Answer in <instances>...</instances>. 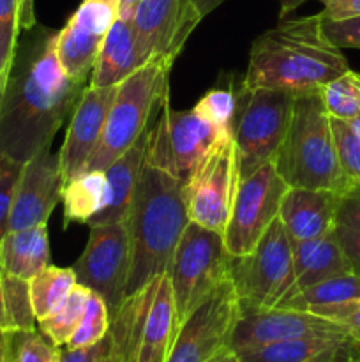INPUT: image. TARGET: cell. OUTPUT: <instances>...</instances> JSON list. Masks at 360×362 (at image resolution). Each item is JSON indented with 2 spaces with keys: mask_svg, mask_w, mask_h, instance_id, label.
<instances>
[{
  "mask_svg": "<svg viewBox=\"0 0 360 362\" xmlns=\"http://www.w3.org/2000/svg\"><path fill=\"white\" fill-rule=\"evenodd\" d=\"M88 228V243L73 271L78 285L97 293L112 317L126 299L131 264L129 233L126 223H106Z\"/></svg>",
  "mask_w": 360,
  "mask_h": 362,
  "instance_id": "obj_11",
  "label": "cell"
},
{
  "mask_svg": "<svg viewBox=\"0 0 360 362\" xmlns=\"http://www.w3.org/2000/svg\"><path fill=\"white\" fill-rule=\"evenodd\" d=\"M288 187L274 163L239 180L228 225L222 233L224 246L232 257H242L253 251L268 226L279 218L281 202Z\"/></svg>",
  "mask_w": 360,
  "mask_h": 362,
  "instance_id": "obj_10",
  "label": "cell"
},
{
  "mask_svg": "<svg viewBox=\"0 0 360 362\" xmlns=\"http://www.w3.org/2000/svg\"><path fill=\"white\" fill-rule=\"evenodd\" d=\"M335 225L360 230V182L349 184L342 193H339Z\"/></svg>",
  "mask_w": 360,
  "mask_h": 362,
  "instance_id": "obj_41",
  "label": "cell"
},
{
  "mask_svg": "<svg viewBox=\"0 0 360 362\" xmlns=\"http://www.w3.org/2000/svg\"><path fill=\"white\" fill-rule=\"evenodd\" d=\"M18 18H20V30H30L35 27L34 0H18Z\"/></svg>",
  "mask_w": 360,
  "mask_h": 362,
  "instance_id": "obj_45",
  "label": "cell"
},
{
  "mask_svg": "<svg viewBox=\"0 0 360 362\" xmlns=\"http://www.w3.org/2000/svg\"><path fill=\"white\" fill-rule=\"evenodd\" d=\"M85 88L83 80L64 71L56 32L41 30L25 46H16L0 103V154L27 163L52 147Z\"/></svg>",
  "mask_w": 360,
  "mask_h": 362,
  "instance_id": "obj_1",
  "label": "cell"
},
{
  "mask_svg": "<svg viewBox=\"0 0 360 362\" xmlns=\"http://www.w3.org/2000/svg\"><path fill=\"white\" fill-rule=\"evenodd\" d=\"M355 356L360 357V343H355Z\"/></svg>",
  "mask_w": 360,
  "mask_h": 362,
  "instance_id": "obj_55",
  "label": "cell"
},
{
  "mask_svg": "<svg viewBox=\"0 0 360 362\" xmlns=\"http://www.w3.org/2000/svg\"><path fill=\"white\" fill-rule=\"evenodd\" d=\"M59 352H60V349H59ZM59 352H56V357H55V361H53V362H60V357H59Z\"/></svg>",
  "mask_w": 360,
  "mask_h": 362,
  "instance_id": "obj_56",
  "label": "cell"
},
{
  "mask_svg": "<svg viewBox=\"0 0 360 362\" xmlns=\"http://www.w3.org/2000/svg\"><path fill=\"white\" fill-rule=\"evenodd\" d=\"M172 64L169 60H150L116 87L101 141L85 170L104 172L152 126V115L168 101Z\"/></svg>",
  "mask_w": 360,
  "mask_h": 362,
  "instance_id": "obj_5",
  "label": "cell"
},
{
  "mask_svg": "<svg viewBox=\"0 0 360 362\" xmlns=\"http://www.w3.org/2000/svg\"><path fill=\"white\" fill-rule=\"evenodd\" d=\"M228 274L240 306L277 308L289 296L295 285L292 239L279 218L251 253L229 257Z\"/></svg>",
  "mask_w": 360,
  "mask_h": 362,
  "instance_id": "obj_8",
  "label": "cell"
},
{
  "mask_svg": "<svg viewBox=\"0 0 360 362\" xmlns=\"http://www.w3.org/2000/svg\"><path fill=\"white\" fill-rule=\"evenodd\" d=\"M23 165L25 163L14 161L7 156L0 154V240L9 230L11 211H13Z\"/></svg>",
  "mask_w": 360,
  "mask_h": 362,
  "instance_id": "obj_37",
  "label": "cell"
},
{
  "mask_svg": "<svg viewBox=\"0 0 360 362\" xmlns=\"http://www.w3.org/2000/svg\"><path fill=\"white\" fill-rule=\"evenodd\" d=\"M355 341L349 336H311L286 339L235 354L240 362H328L352 357Z\"/></svg>",
  "mask_w": 360,
  "mask_h": 362,
  "instance_id": "obj_21",
  "label": "cell"
},
{
  "mask_svg": "<svg viewBox=\"0 0 360 362\" xmlns=\"http://www.w3.org/2000/svg\"><path fill=\"white\" fill-rule=\"evenodd\" d=\"M0 331H9V332H16V331H14L13 320H11L9 310H7L6 296H4V286H2V279H0Z\"/></svg>",
  "mask_w": 360,
  "mask_h": 362,
  "instance_id": "obj_47",
  "label": "cell"
},
{
  "mask_svg": "<svg viewBox=\"0 0 360 362\" xmlns=\"http://www.w3.org/2000/svg\"><path fill=\"white\" fill-rule=\"evenodd\" d=\"M304 2H307V0H279V4H281L279 20H286V16H288L289 13H293L295 9H299Z\"/></svg>",
  "mask_w": 360,
  "mask_h": 362,
  "instance_id": "obj_50",
  "label": "cell"
},
{
  "mask_svg": "<svg viewBox=\"0 0 360 362\" xmlns=\"http://www.w3.org/2000/svg\"><path fill=\"white\" fill-rule=\"evenodd\" d=\"M88 296H90V290L85 288L83 285L74 286L73 292L62 300V304L55 311L37 320L39 331L42 332V336L48 338L55 346H66L83 317Z\"/></svg>",
  "mask_w": 360,
  "mask_h": 362,
  "instance_id": "obj_30",
  "label": "cell"
},
{
  "mask_svg": "<svg viewBox=\"0 0 360 362\" xmlns=\"http://www.w3.org/2000/svg\"><path fill=\"white\" fill-rule=\"evenodd\" d=\"M200 20L194 0H141L131 23L145 62H173Z\"/></svg>",
  "mask_w": 360,
  "mask_h": 362,
  "instance_id": "obj_15",
  "label": "cell"
},
{
  "mask_svg": "<svg viewBox=\"0 0 360 362\" xmlns=\"http://www.w3.org/2000/svg\"><path fill=\"white\" fill-rule=\"evenodd\" d=\"M140 2L141 0H119V18H122V20H133V14Z\"/></svg>",
  "mask_w": 360,
  "mask_h": 362,
  "instance_id": "obj_48",
  "label": "cell"
},
{
  "mask_svg": "<svg viewBox=\"0 0 360 362\" xmlns=\"http://www.w3.org/2000/svg\"><path fill=\"white\" fill-rule=\"evenodd\" d=\"M274 166L289 187L342 193L349 186L339 166L330 115L320 90L295 95L288 131Z\"/></svg>",
  "mask_w": 360,
  "mask_h": 362,
  "instance_id": "obj_4",
  "label": "cell"
},
{
  "mask_svg": "<svg viewBox=\"0 0 360 362\" xmlns=\"http://www.w3.org/2000/svg\"><path fill=\"white\" fill-rule=\"evenodd\" d=\"M235 98L232 138L239 180H242L274 163L288 131L295 95L275 88H247L242 83Z\"/></svg>",
  "mask_w": 360,
  "mask_h": 362,
  "instance_id": "obj_6",
  "label": "cell"
},
{
  "mask_svg": "<svg viewBox=\"0 0 360 362\" xmlns=\"http://www.w3.org/2000/svg\"><path fill=\"white\" fill-rule=\"evenodd\" d=\"M189 221L184 184L145 163L126 218L131 257L126 297L168 272L176 244Z\"/></svg>",
  "mask_w": 360,
  "mask_h": 362,
  "instance_id": "obj_3",
  "label": "cell"
},
{
  "mask_svg": "<svg viewBox=\"0 0 360 362\" xmlns=\"http://www.w3.org/2000/svg\"><path fill=\"white\" fill-rule=\"evenodd\" d=\"M106 200L104 172L85 170L71 180L64 182L62 202L64 218L67 223L87 225L102 209Z\"/></svg>",
  "mask_w": 360,
  "mask_h": 362,
  "instance_id": "obj_28",
  "label": "cell"
},
{
  "mask_svg": "<svg viewBox=\"0 0 360 362\" xmlns=\"http://www.w3.org/2000/svg\"><path fill=\"white\" fill-rule=\"evenodd\" d=\"M235 105V90H233V88L217 87L208 90L207 94L198 101L194 110H196L201 117H205V119L210 120L212 124H215V126L232 131Z\"/></svg>",
  "mask_w": 360,
  "mask_h": 362,
  "instance_id": "obj_35",
  "label": "cell"
},
{
  "mask_svg": "<svg viewBox=\"0 0 360 362\" xmlns=\"http://www.w3.org/2000/svg\"><path fill=\"white\" fill-rule=\"evenodd\" d=\"M179 332L175 300L168 276L159 279L155 297L145 320L134 362H166Z\"/></svg>",
  "mask_w": 360,
  "mask_h": 362,
  "instance_id": "obj_24",
  "label": "cell"
},
{
  "mask_svg": "<svg viewBox=\"0 0 360 362\" xmlns=\"http://www.w3.org/2000/svg\"><path fill=\"white\" fill-rule=\"evenodd\" d=\"M239 317V297L224 281L180 324L166 362H212L229 350Z\"/></svg>",
  "mask_w": 360,
  "mask_h": 362,
  "instance_id": "obj_12",
  "label": "cell"
},
{
  "mask_svg": "<svg viewBox=\"0 0 360 362\" xmlns=\"http://www.w3.org/2000/svg\"><path fill=\"white\" fill-rule=\"evenodd\" d=\"M109 331V311L104 300L97 293L90 292L87 300V308L83 311L80 324L74 329L73 336L66 343V349H85L95 345L106 338Z\"/></svg>",
  "mask_w": 360,
  "mask_h": 362,
  "instance_id": "obj_32",
  "label": "cell"
},
{
  "mask_svg": "<svg viewBox=\"0 0 360 362\" xmlns=\"http://www.w3.org/2000/svg\"><path fill=\"white\" fill-rule=\"evenodd\" d=\"M2 274L27 279L49 265V240L46 225L7 232L0 240Z\"/></svg>",
  "mask_w": 360,
  "mask_h": 362,
  "instance_id": "obj_25",
  "label": "cell"
},
{
  "mask_svg": "<svg viewBox=\"0 0 360 362\" xmlns=\"http://www.w3.org/2000/svg\"><path fill=\"white\" fill-rule=\"evenodd\" d=\"M119 18V0H83L56 32V55L64 71L87 81L106 34Z\"/></svg>",
  "mask_w": 360,
  "mask_h": 362,
  "instance_id": "obj_16",
  "label": "cell"
},
{
  "mask_svg": "<svg viewBox=\"0 0 360 362\" xmlns=\"http://www.w3.org/2000/svg\"><path fill=\"white\" fill-rule=\"evenodd\" d=\"M348 124H349V127L353 129V133L360 138V113L356 117H353V119H349Z\"/></svg>",
  "mask_w": 360,
  "mask_h": 362,
  "instance_id": "obj_52",
  "label": "cell"
},
{
  "mask_svg": "<svg viewBox=\"0 0 360 362\" xmlns=\"http://www.w3.org/2000/svg\"><path fill=\"white\" fill-rule=\"evenodd\" d=\"M346 334L344 329L328 318L292 308H247L239 304L229 350L233 354L286 339L311 336Z\"/></svg>",
  "mask_w": 360,
  "mask_h": 362,
  "instance_id": "obj_14",
  "label": "cell"
},
{
  "mask_svg": "<svg viewBox=\"0 0 360 362\" xmlns=\"http://www.w3.org/2000/svg\"><path fill=\"white\" fill-rule=\"evenodd\" d=\"M229 138L232 131L212 124L194 108L176 112L166 101L150 129L147 161L186 184L207 156Z\"/></svg>",
  "mask_w": 360,
  "mask_h": 362,
  "instance_id": "obj_9",
  "label": "cell"
},
{
  "mask_svg": "<svg viewBox=\"0 0 360 362\" xmlns=\"http://www.w3.org/2000/svg\"><path fill=\"white\" fill-rule=\"evenodd\" d=\"M292 250L295 285L288 297L295 296L296 292L307 288V286L325 281V279L352 272L344 253L335 239L334 230L318 239L292 240Z\"/></svg>",
  "mask_w": 360,
  "mask_h": 362,
  "instance_id": "obj_23",
  "label": "cell"
},
{
  "mask_svg": "<svg viewBox=\"0 0 360 362\" xmlns=\"http://www.w3.org/2000/svg\"><path fill=\"white\" fill-rule=\"evenodd\" d=\"M320 317L328 318L332 322H337L353 341L360 343V299L323 311Z\"/></svg>",
  "mask_w": 360,
  "mask_h": 362,
  "instance_id": "obj_42",
  "label": "cell"
},
{
  "mask_svg": "<svg viewBox=\"0 0 360 362\" xmlns=\"http://www.w3.org/2000/svg\"><path fill=\"white\" fill-rule=\"evenodd\" d=\"M360 299V276L353 272L335 276L325 279L313 286L300 290L295 296L282 300L277 308H292V310L309 311V313L321 315L332 308L353 303Z\"/></svg>",
  "mask_w": 360,
  "mask_h": 362,
  "instance_id": "obj_27",
  "label": "cell"
},
{
  "mask_svg": "<svg viewBox=\"0 0 360 362\" xmlns=\"http://www.w3.org/2000/svg\"><path fill=\"white\" fill-rule=\"evenodd\" d=\"M339 193L328 189L288 187L279 209V221L292 240H311L335 228Z\"/></svg>",
  "mask_w": 360,
  "mask_h": 362,
  "instance_id": "obj_19",
  "label": "cell"
},
{
  "mask_svg": "<svg viewBox=\"0 0 360 362\" xmlns=\"http://www.w3.org/2000/svg\"><path fill=\"white\" fill-rule=\"evenodd\" d=\"M62 189L60 154H53L49 147L28 159L18 182L7 232L46 225L53 209L62 200Z\"/></svg>",
  "mask_w": 360,
  "mask_h": 362,
  "instance_id": "obj_17",
  "label": "cell"
},
{
  "mask_svg": "<svg viewBox=\"0 0 360 362\" xmlns=\"http://www.w3.org/2000/svg\"><path fill=\"white\" fill-rule=\"evenodd\" d=\"M2 94H4V88H0V103H2Z\"/></svg>",
  "mask_w": 360,
  "mask_h": 362,
  "instance_id": "obj_57",
  "label": "cell"
},
{
  "mask_svg": "<svg viewBox=\"0 0 360 362\" xmlns=\"http://www.w3.org/2000/svg\"><path fill=\"white\" fill-rule=\"evenodd\" d=\"M321 16V14H320ZM321 27L325 35L334 46L360 49V16L344 18V20H327L321 16Z\"/></svg>",
  "mask_w": 360,
  "mask_h": 362,
  "instance_id": "obj_39",
  "label": "cell"
},
{
  "mask_svg": "<svg viewBox=\"0 0 360 362\" xmlns=\"http://www.w3.org/2000/svg\"><path fill=\"white\" fill-rule=\"evenodd\" d=\"M59 349L42 332H14L13 362H53Z\"/></svg>",
  "mask_w": 360,
  "mask_h": 362,
  "instance_id": "obj_38",
  "label": "cell"
},
{
  "mask_svg": "<svg viewBox=\"0 0 360 362\" xmlns=\"http://www.w3.org/2000/svg\"><path fill=\"white\" fill-rule=\"evenodd\" d=\"M131 20L116 18L92 69V87H115L145 66Z\"/></svg>",
  "mask_w": 360,
  "mask_h": 362,
  "instance_id": "obj_22",
  "label": "cell"
},
{
  "mask_svg": "<svg viewBox=\"0 0 360 362\" xmlns=\"http://www.w3.org/2000/svg\"><path fill=\"white\" fill-rule=\"evenodd\" d=\"M14 332L0 331V362H13Z\"/></svg>",
  "mask_w": 360,
  "mask_h": 362,
  "instance_id": "obj_46",
  "label": "cell"
},
{
  "mask_svg": "<svg viewBox=\"0 0 360 362\" xmlns=\"http://www.w3.org/2000/svg\"><path fill=\"white\" fill-rule=\"evenodd\" d=\"M325 110L335 119L349 120L360 113V74L346 71L320 88Z\"/></svg>",
  "mask_w": 360,
  "mask_h": 362,
  "instance_id": "obj_31",
  "label": "cell"
},
{
  "mask_svg": "<svg viewBox=\"0 0 360 362\" xmlns=\"http://www.w3.org/2000/svg\"><path fill=\"white\" fill-rule=\"evenodd\" d=\"M4 286V296H6L7 310H9L11 320H13L14 331L28 332L35 331L37 318L34 315L30 299V285L27 279L13 278V276H0Z\"/></svg>",
  "mask_w": 360,
  "mask_h": 362,
  "instance_id": "obj_33",
  "label": "cell"
},
{
  "mask_svg": "<svg viewBox=\"0 0 360 362\" xmlns=\"http://www.w3.org/2000/svg\"><path fill=\"white\" fill-rule=\"evenodd\" d=\"M116 87H92L83 90L80 103L71 115L66 140L60 148L64 182L81 173L101 141L106 117L116 94Z\"/></svg>",
  "mask_w": 360,
  "mask_h": 362,
  "instance_id": "obj_18",
  "label": "cell"
},
{
  "mask_svg": "<svg viewBox=\"0 0 360 362\" xmlns=\"http://www.w3.org/2000/svg\"><path fill=\"white\" fill-rule=\"evenodd\" d=\"M30 285V299L34 315L37 320L48 317L52 311L62 304L78 285L76 274L73 269H62L48 265L44 271L39 272L35 278L28 281Z\"/></svg>",
  "mask_w": 360,
  "mask_h": 362,
  "instance_id": "obj_29",
  "label": "cell"
},
{
  "mask_svg": "<svg viewBox=\"0 0 360 362\" xmlns=\"http://www.w3.org/2000/svg\"><path fill=\"white\" fill-rule=\"evenodd\" d=\"M323 4L321 16L327 20H344L360 16V0H320Z\"/></svg>",
  "mask_w": 360,
  "mask_h": 362,
  "instance_id": "obj_44",
  "label": "cell"
},
{
  "mask_svg": "<svg viewBox=\"0 0 360 362\" xmlns=\"http://www.w3.org/2000/svg\"><path fill=\"white\" fill-rule=\"evenodd\" d=\"M328 362H360V357L353 354L352 357H344V359H337V361H328Z\"/></svg>",
  "mask_w": 360,
  "mask_h": 362,
  "instance_id": "obj_53",
  "label": "cell"
},
{
  "mask_svg": "<svg viewBox=\"0 0 360 362\" xmlns=\"http://www.w3.org/2000/svg\"><path fill=\"white\" fill-rule=\"evenodd\" d=\"M152 126L138 138L136 144L127 148L104 170L106 200L101 211L87 223L88 226L106 225V223H126L131 202L134 198L141 172L147 163L148 141Z\"/></svg>",
  "mask_w": 360,
  "mask_h": 362,
  "instance_id": "obj_20",
  "label": "cell"
},
{
  "mask_svg": "<svg viewBox=\"0 0 360 362\" xmlns=\"http://www.w3.org/2000/svg\"><path fill=\"white\" fill-rule=\"evenodd\" d=\"M339 166L349 184L360 182V138L353 133L348 120L330 117Z\"/></svg>",
  "mask_w": 360,
  "mask_h": 362,
  "instance_id": "obj_34",
  "label": "cell"
},
{
  "mask_svg": "<svg viewBox=\"0 0 360 362\" xmlns=\"http://www.w3.org/2000/svg\"><path fill=\"white\" fill-rule=\"evenodd\" d=\"M349 71V64L321 27V16L281 20L254 39L242 83L247 88H275L293 95L320 90Z\"/></svg>",
  "mask_w": 360,
  "mask_h": 362,
  "instance_id": "obj_2",
  "label": "cell"
},
{
  "mask_svg": "<svg viewBox=\"0 0 360 362\" xmlns=\"http://www.w3.org/2000/svg\"><path fill=\"white\" fill-rule=\"evenodd\" d=\"M60 362H119L109 334L95 345L85 349H60Z\"/></svg>",
  "mask_w": 360,
  "mask_h": 362,
  "instance_id": "obj_40",
  "label": "cell"
},
{
  "mask_svg": "<svg viewBox=\"0 0 360 362\" xmlns=\"http://www.w3.org/2000/svg\"><path fill=\"white\" fill-rule=\"evenodd\" d=\"M18 34H20L18 0H0V69L7 76L16 52Z\"/></svg>",
  "mask_w": 360,
  "mask_h": 362,
  "instance_id": "obj_36",
  "label": "cell"
},
{
  "mask_svg": "<svg viewBox=\"0 0 360 362\" xmlns=\"http://www.w3.org/2000/svg\"><path fill=\"white\" fill-rule=\"evenodd\" d=\"M226 0H194V4H196L198 11H200L201 18L207 16V14H210L212 11L217 9L221 4H224Z\"/></svg>",
  "mask_w": 360,
  "mask_h": 362,
  "instance_id": "obj_49",
  "label": "cell"
},
{
  "mask_svg": "<svg viewBox=\"0 0 360 362\" xmlns=\"http://www.w3.org/2000/svg\"><path fill=\"white\" fill-rule=\"evenodd\" d=\"M239 186L235 144L233 138L222 141L194 170L184 184L189 219L203 228L224 233Z\"/></svg>",
  "mask_w": 360,
  "mask_h": 362,
  "instance_id": "obj_13",
  "label": "cell"
},
{
  "mask_svg": "<svg viewBox=\"0 0 360 362\" xmlns=\"http://www.w3.org/2000/svg\"><path fill=\"white\" fill-rule=\"evenodd\" d=\"M0 276H2V260H0Z\"/></svg>",
  "mask_w": 360,
  "mask_h": 362,
  "instance_id": "obj_58",
  "label": "cell"
},
{
  "mask_svg": "<svg viewBox=\"0 0 360 362\" xmlns=\"http://www.w3.org/2000/svg\"><path fill=\"white\" fill-rule=\"evenodd\" d=\"M6 81H7V74L0 69V88L6 87Z\"/></svg>",
  "mask_w": 360,
  "mask_h": 362,
  "instance_id": "obj_54",
  "label": "cell"
},
{
  "mask_svg": "<svg viewBox=\"0 0 360 362\" xmlns=\"http://www.w3.org/2000/svg\"><path fill=\"white\" fill-rule=\"evenodd\" d=\"M229 257L222 233L189 221L166 272L179 327L203 300L228 281Z\"/></svg>",
  "mask_w": 360,
  "mask_h": 362,
  "instance_id": "obj_7",
  "label": "cell"
},
{
  "mask_svg": "<svg viewBox=\"0 0 360 362\" xmlns=\"http://www.w3.org/2000/svg\"><path fill=\"white\" fill-rule=\"evenodd\" d=\"M334 235L344 253L349 271L360 276V230L349 228L344 225H335Z\"/></svg>",
  "mask_w": 360,
  "mask_h": 362,
  "instance_id": "obj_43",
  "label": "cell"
},
{
  "mask_svg": "<svg viewBox=\"0 0 360 362\" xmlns=\"http://www.w3.org/2000/svg\"><path fill=\"white\" fill-rule=\"evenodd\" d=\"M159 279L152 281L140 292L126 297L119 310L109 317L108 334L113 341L119 362H134L141 331H143L145 320L155 297Z\"/></svg>",
  "mask_w": 360,
  "mask_h": 362,
  "instance_id": "obj_26",
  "label": "cell"
},
{
  "mask_svg": "<svg viewBox=\"0 0 360 362\" xmlns=\"http://www.w3.org/2000/svg\"><path fill=\"white\" fill-rule=\"evenodd\" d=\"M212 362H240V361H239V357H236L233 352H226V354H222V356H219L217 359L212 361Z\"/></svg>",
  "mask_w": 360,
  "mask_h": 362,
  "instance_id": "obj_51",
  "label": "cell"
}]
</instances>
